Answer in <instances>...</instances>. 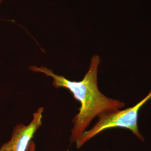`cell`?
Listing matches in <instances>:
<instances>
[{
    "label": "cell",
    "mask_w": 151,
    "mask_h": 151,
    "mask_svg": "<svg viewBox=\"0 0 151 151\" xmlns=\"http://www.w3.org/2000/svg\"><path fill=\"white\" fill-rule=\"evenodd\" d=\"M151 100V88L145 97L134 106L100 115L97 122L91 128L84 132L76 140V148L80 149L95 136L105 130L113 128L129 130L139 140L145 142V138L139 129L138 117L140 109Z\"/></svg>",
    "instance_id": "obj_2"
},
{
    "label": "cell",
    "mask_w": 151,
    "mask_h": 151,
    "mask_svg": "<svg viewBox=\"0 0 151 151\" xmlns=\"http://www.w3.org/2000/svg\"><path fill=\"white\" fill-rule=\"evenodd\" d=\"M27 151H36V145L33 140H32L30 142Z\"/></svg>",
    "instance_id": "obj_4"
},
{
    "label": "cell",
    "mask_w": 151,
    "mask_h": 151,
    "mask_svg": "<svg viewBox=\"0 0 151 151\" xmlns=\"http://www.w3.org/2000/svg\"><path fill=\"white\" fill-rule=\"evenodd\" d=\"M100 57L93 55L90 60L88 70L80 81H70L63 76L55 74L45 67L32 65L29 69L34 72L43 73L53 79L55 88H65L71 92L74 99L80 103L78 113L72 119L70 145L75 143L80 136L86 130L96 117L103 114L124 109L125 103L118 99L108 97L100 91L98 86V71Z\"/></svg>",
    "instance_id": "obj_1"
},
{
    "label": "cell",
    "mask_w": 151,
    "mask_h": 151,
    "mask_svg": "<svg viewBox=\"0 0 151 151\" xmlns=\"http://www.w3.org/2000/svg\"><path fill=\"white\" fill-rule=\"evenodd\" d=\"M43 107L38 108L33 113L28 125L17 124L14 128L11 138L0 147V151H27L35 133L42 125Z\"/></svg>",
    "instance_id": "obj_3"
},
{
    "label": "cell",
    "mask_w": 151,
    "mask_h": 151,
    "mask_svg": "<svg viewBox=\"0 0 151 151\" xmlns=\"http://www.w3.org/2000/svg\"></svg>",
    "instance_id": "obj_6"
},
{
    "label": "cell",
    "mask_w": 151,
    "mask_h": 151,
    "mask_svg": "<svg viewBox=\"0 0 151 151\" xmlns=\"http://www.w3.org/2000/svg\"><path fill=\"white\" fill-rule=\"evenodd\" d=\"M2 1H3V0H0V2H1Z\"/></svg>",
    "instance_id": "obj_5"
}]
</instances>
